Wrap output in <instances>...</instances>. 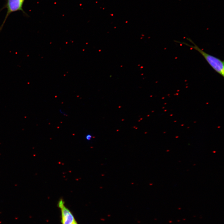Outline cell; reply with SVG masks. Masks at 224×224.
I'll return each instance as SVG.
<instances>
[{"label": "cell", "mask_w": 224, "mask_h": 224, "mask_svg": "<svg viewBox=\"0 0 224 224\" xmlns=\"http://www.w3.org/2000/svg\"><path fill=\"white\" fill-rule=\"evenodd\" d=\"M72 224H78L76 221H75Z\"/></svg>", "instance_id": "cell-5"}, {"label": "cell", "mask_w": 224, "mask_h": 224, "mask_svg": "<svg viewBox=\"0 0 224 224\" xmlns=\"http://www.w3.org/2000/svg\"><path fill=\"white\" fill-rule=\"evenodd\" d=\"M65 202L63 199L59 201L58 206L61 209L62 224H72L75 221L70 211L64 205Z\"/></svg>", "instance_id": "cell-3"}, {"label": "cell", "mask_w": 224, "mask_h": 224, "mask_svg": "<svg viewBox=\"0 0 224 224\" xmlns=\"http://www.w3.org/2000/svg\"><path fill=\"white\" fill-rule=\"evenodd\" d=\"M188 41L192 43L194 46L184 42L174 41L176 42L184 44L193 49L201 53L204 57L209 65L217 73L223 77H224V62L219 59L206 53L197 46L190 39L187 38Z\"/></svg>", "instance_id": "cell-1"}, {"label": "cell", "mask_w": 224, "mask_h": 224, "mask_svg": "<svg viewBox=\"0 0 224 224\" xmlns=\"http://www.w3.org/2000/svg\"><path fill=\"white\" fill-rule=\"evenodd\" d=\"M169 222L170 223H171L172 222V221H169Z\"/></svg>", "instance_id": "cell-6"}, {"label": "cell", "mask_w": 224, "mask_h": 224, "mask_svg": "<svg viewBox=\"0 0 224 224\" xmlns=\"http://www.w3.org/2000/svg\"><path fill=\"white\" fill-rule=\"evenodd\" d=\"M25 0H6V3L1 10V11L5 8L7 9V14L2 24L0 27V32L3 29L4 24L9 15L12 12L21 11L25 16L28 15L24 11L23 6Z\"/></svg>", "instance_id": "cell-2"}, {"label": "cell", "mask_w": 224, "mask_h": 224, "mask_svg": "<svg viewBox=\"0 0 224 224\" xmlns=\"http://www.w3.org/2000/svg\"><path fill=\"white\" fill-rule=\"evenodd\" d=\"M200 219H202V217H201L200 218Z\"/></svg>", "instance_id": "cell-11"}, {"label": "cell", "mask_w": 224, "mask_h": 224, "mask_svg": "<svg viewBox=\"0 0 224 224\" xmlns=\"http://www.w3.org/2000/svg\"><path fill=\"white\" fill-rule=\"evenodd\" d=\"M185 220H186V219H183V220H184V221H185Z\"/></svg>", "instance_id": "cell-7"}, {"label": "cell", "mask_w": 224, "mask_h": 224, "mask_svg": "<svg viewBox=\"0 0 224 224\" xmlns=\"http://www.w3.org/2000/svg\"><path fill=\"white\" fill-rule=\"evenodd\" d=\"M85 138L87 140L90 141L92 138V135L90 134H87Z\"/></svg>", "instance_id": "cell-4"}, {"label": "cell", "mask_w": 224, "mask_h": 224, "mask_svg": "<svg viewBox=\"0 0 224 224\" xmlns=\"http://www.w3.org/2000/svg\"><path fill=\"white\" fill-rule=\"evenodd\" d=\"M196 217V216H193L194 217Z\"/></svg>", "instance_id": "cell-10"}, {"label": "cell", "mask_w": 224, "mask_h": 224, "mask_svg": "<svg viewBox=\"0 0 224 224\" xmlns=\"http://www.w3.org/2000/svg\"><path fill=\"white\" fill-rule=\"evenodd\" d=\"M178 209L179 210H180V209H181V208H178Z\"/></svg>", "instance_id": "cell-9"}, {"label": "cell", "mask_w": 224, "mask_h": 224, "mask_svg": "<svg viewBox=\"0 0 224 224\" xmlns=\"http://www.w3.org/2000/svg\"><path fill=\"white\" fill-rule=\"evenodd\" d=\"M180 220H177V222H180Z\"/></svg>", "instance_id": "cell-8"}]
</instances>
